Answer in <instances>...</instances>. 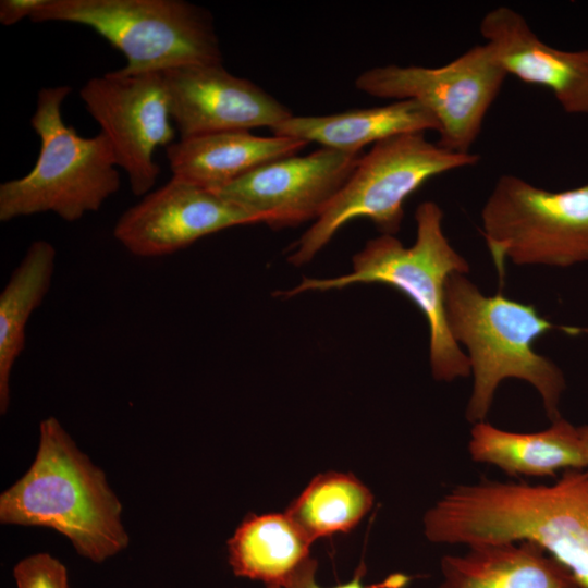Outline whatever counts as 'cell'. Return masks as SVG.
I'll use <instances>...</instances> for the list:
<instances>
[{
	"label": "cell",
	"instance_id": "cell-1",
	"mask_svg": "<svg viewBox=\"0 0 588 588\" xmlns=\"http://www.w3.org/2000/svg\"><path fill=\"white\" fill-rule=\"evenodd\" d=\"M433 543L530 541L588 588V469H567L551 485L482 479L458 485L424 515Z\"/></svg>",
	"mask_w": 588,
	"mask_h": 588
},
{
	"label": "cell",
	"instance_id": "cell-2",
	"mask_svg": "<svg viewBox=\"0 0 588 588\" xmlns=\"http://www.w3.org/2000/svg\"><path fill=\"white\" fill-rule=\"evenodd\" d=\"M121 516L105 473L57 418L42 419L33 464L0 495L1 524L51 528L82 558L102 563L128 546Z\"/></svg>",
	"mask_w": 588,
	"mask_h": 588
},
{
	"label": "cell",
	"instance_id": "cell-3",
	"mask_svg": "<svg viewBox=\"0 0 588 588\" xmlns=\"http://www.w3.org/2000/svg\"><path fill=\"white\" fill-rule=\"evenodd\" d=\"M450 331L468 350L474 375L466 418L485 421L494 393L504 379L530 383L540 394L548 418H561L560 401L565 378L549 358L532 348L536 339L558 329L536 308L501 293L483 295L463 273L452 274L445 286Z\"/></svg>",
	"mask_w": 588,
	"mask_h": 588
},
{
	"label": "cell",
	"instance_id": "cell-4",
	"mask_svg": "<svg viewBox=\"0 0 588 588\" xmlns=\"http://www.w3.org/2000/svg\"><path fill=\"white\" fill-rule=\"evenodd\" d=\"M442 219L443 212L436 203L424 201L415 212L416 240L411 247H404L394 235L382 234L354 255L350 273L329 279L304 278L294 289L275 295L292 297L307 291L339 290L359 283L392 286L406 295L428 322L433 378L450 382L467 377L469 359L448 323L445 286L452 274H465L469 266L445 237Z\"/></svg>",
	"mask_w": 588,
	"mask_h": 588
},
{
	"label": "cell",
	"instance_id": "cell-5",
	"mask_svg": "<svg viewBox=\"0 0 588 588\" xmlns=\"http://www.w3.org/2000/svg\"><path fill=\"white\" fill-rule=\"evenodd\" d=\"M69 86L41 88L30 125L40 139L33 169L0 185V221L53 212L75 222L98 211L121 185L112 147L103 133L83 137L63 122Z\"/></svg>",
	"mask_w": 588,
	"mask_h": 588
},
{
	"label": "cell",
	"instance_id": "cell-6",
	"mask_svg": "<svg viewBox=\"0 0 588 588\" xmlns=\"http://www.w3.org/2000/svg\"><path fill=\"white\" fill-rule=\"evenodd\" d=\"M29 20L93 28L125 56L123 74L222 62L211 15L183 0H44Z\"/></svg>",
	"mask_w": 588,
	"mask_h": 588
},
{
	"label": "cell",
	"instance_id": "cell-7",
	"mask_svg": "<svg viewBox=\"0 0 588 588\" xmlns=\"http://www.w3.org/2000/svg\"><path fill=\"white\" fill-rule=\"evenodd\" d=\"M424 134L404 133L376 143L359 158L329 208L292 245L287 260L296 267L307 264L357 218H367L382 234L394 235L412 193L432 176L479 162L478 155L450 151Z\"/></svg>",
	"mask_w": 588,
	"mask_h": 588
},
{
	"label": "cell",
	"instance_id": "cell-8",
	"mask_svg": "<svg viewBox=\"0 0 588 588\" xmlns=\"http://www.w3.org/2000/svg\"><path fill=\"white\" fill-rule=\"evenodd\" d=\"M481 219L501 281L507 259L552 267L588 261V184L550 192L504 174L490 193Z\"/></svg>",
	"mask_w": 588,
	"mask_h": 588
},
{
	"label": "cell",
	"instance_id": "cell-9",
	"mask_svg": "<svg viewBox=\"0 0 588 588\" xmlns=\"http://www.w3.org/2000/svg\"><path fill=\"white\" fill-rule=\"evenodd\" d=\"M506 76L486 42L438 68L376 66L359 74L355 86L375 97L419 101L439 123L438 144L469 154Z\"/></svg>",
	"mask_w": 588,
	"mask_h": 588
},
{
	"label": "cell",
	"instance_id": "cell-10",
	"mask_svg": "<svg viewBox=\"0 0 588 588\" xmlns=\"http://www.w3.org/2000/svg\"><path fill=\"white\" fill-rule=\"evenodd\" d=\"M79 96L127 173L132 193L144 197L160 174L155 151L171 145L176 131L161 73L117 70L88 79Z\"/></svg>",
	"mask_w": 588,
	"mask_h": 588
},
{
	"label": "cell",
	"instance_id": "cell-11",
	"mask_svg": "<svg viewBox=\"0 0 588 588\" xmlns=\"http://www.w3.org/2000/svg\"><path fill=\"white\" fill-rule=\"evenodd\" d=\"M360 156L330 148L266 163L213 191L273 229L318 219L354 172Z\"/></svg>",
	"mask_w": 588,
	"mask_h": 588
},
{
	"label": "cell",
	"instance_id": "cell-12",
	"mask_svg": "<svg viewBox=\"0 0 588 588\" xmlns=\"http://www.w3.org/2000/svg\"><path fill=\"white\" fill-rule=\"evenodd\" d=\"M259 219L218 193L172 176L125 210L113 235L131 254L155 258L228 228Z\"/></svg>",
	"mask_w": 588,
	"mask_h": 588
},
{
	"label": "cell",
	"instance_id": "cell-13",
	"mask_svg": "<svg viewBox=\"0 0 588 588\" xmlns=\"http://www.w3.org/2000/svg\"><path fill=\"white\" fill-rule=\"evenodd\" d=\"M180 139L226 132L270 130L292 113L223 63L188 64L161 72Z\"/></svg>",
	"mask_w": 588,
	"mask_h": 588
},
{
	"label": "cell",
	"instance_id": "cell-14",
	"mask_svg": "<svg viewBox=\"0 0 588 588\" xmlns=\"http://www.w3.org/2000/svg\"><path fill=\"white\" fill-rule=\"evenodd\" d=\"M479 28L507 75L548 88L566 113L588 114V48L547 45L520 13L504 5L487 12Z\"/></svg>",
	"mask_w": 588,
	"mask_h": 588
},
{
	"label": "cell",
	"instance_id": "cell-15",
	"mask_svg": "<svg viewBox=\"0 0 588 588\" xmlns=\"http://www.w3.org/2000/svg\"><path fill=\"white\" fill-rule=\"evenodd\" d=\"M307 143L249 131H226L173 142L166 148L172 176L217 191L253 170L280 158L294 156Z\"/></svg>",
	"mask_w": 588,
	"mask_h": 588
},
{
	"label": "cell",
	"instance_id": "cell-16",
	"mask_svg": "<svg viewBox=\"0 0 588 588\" xmlns=\"http://www.w3.org/2000/svg\"><path fill=\"white\" fill-rule=\"evenodd\" d=\"M437 588H583L571 572L530 541L485 542L440 562Z\"/></svg>",
	"mask_w": 588,
	"mask_h": 588
},
{
	"label": "cell",
	"instance_id": "cell-17",
	"mask_svg": "<svg viewBox=\"0 0 588 588\" xmlns=\"http://www.w3.org/2000/svg\"><path fill=\"white\" fill-rule=\"evenodd\" d=\"M426 131L439 132V123L424 105L412 99L328 115L292 114L271 128L273 135L351 154L399 134Z\"/></svg>",
	"mask_w": 588,
	"mask_h": 588
},
{
	"label": "cell",
	"instance_id": "cell-18",
	"mask_svg": "<svg viewBox=\"0 0 588 588\" xmlns=\"http://www.w3.org/2000/svg\"><path fill=\"white\" fill-rule=\"evenodd\" d=\"M468 453L474 462L497 466L511 476H553L559 470L584 469L580 427L562 417L538 432L499 429L489 422L474 424Z\"/></svg>",
	"mask_w": 588,
	"mask_h": 588
},
{
	"label": "cell",
	"instance_id": "cell-19",
	"mask_svg": "<svg viewBox=\"0 0 588 588\" xmlns=\"http://www.w3.org/2000/svg\"><path fill=\"white\" fill-rule=\"evenodd\" d=\"M309 537L287 515H247L228 541L229 563L237 577L274 585L310 558Z\"/></svg>",
	"mask_w": 588,
	"mask_h": 588
},
{
	"label": "cell",
	"instance_id": "cell-20",
	"mask_svg": "<svg viewBox=\"0 0 588 588\" xmlns=\"http://www.w3.org/2000/svg\"><path fill=\"white\" fill-rule=\"evenodd\" d=\"M57 249L45 240L34 241L0 293V413L10 404L13 366L25 346V329L47 295L53 278Z\"/></svg>",
	"mask_w": 588,
	"mask_h": 588
},
{
	"label": "cell",
	"instance_id": "cell-21",
	"mask_svg": "<svg viewBox=\"0 0 588 588\" xmlns=\"http://www.w3.org/2000/svg\"><path fill=\"white\" fill-rule=\"evenodd\" d=\"M372 503L371 491L355 476L329 471L316 476L286 513L314 541L350 531Z\"/></svg>",
	"mask_w": 588,
	"mask_h": 588
},
{
	"label": "cell",
	"instance_id": "cell-22",
	"mask_svg": "<svg viewBox=\"0 0 588 588\" xmlns=\"http://www.w3.org/2000/svg\"><path fill=\"white\" fill-rule=\"evenodd\" d=\"M13 578L16 588H69L65 565L46 552L19 561L13 567Z\"/></svg>",
	"mask_w": 588,
	"mask_h": 588
},
{
	"label": "cell",
	"instance_id": "cell-23",
	"mask_svg": "<svg viewBox=\"0 0 588 588\" xmlns=\"http://www.w3.org/2000/svg\"><path fill=\"white\" fill-rule=\"evenodd\" d=\"M317 561L310 556L285 580L265 586V588H323L317 583ZM364 576L365 566L360 565L352 579L330 588H366L363 584Z\"/></svg>",
	"mask_w": 588,
	"mask_h": 588
},
{
	"label": "cell",
	"instance_id": "cell-24",
	"mask_svg": "<svg viewBox=\"0 0 588 588\" xmlns=\"http://www.w3.org/2000/svg\"><path fill=\"white\" fill-rule=\"evenodd\" d=\"M42 2L44 0H1L0 23L11 26L25 17L29 19Z\"/></svg>",
	"mask_w": 588,
	"mask_h": 588
},
{
	"label": "cell",
	"instance_id": "cell-25",
	"mask_svg": "<svg viewBox=\"0 0 588 588\" xmlns=\"http://www.w3.org/2000/svg\"><path fill=\"white\" fill-rule=\"evenodd\" d=\"M581 436L583 453L586 463V469H588V425L579 426Z\"/></svg>",
	"mask_w": 588,
	"mask_h": 588
}]
</instances>
